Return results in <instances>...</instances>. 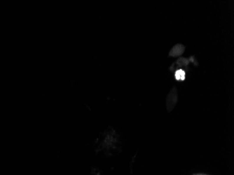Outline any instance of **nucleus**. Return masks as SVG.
<instances>
[{
    "instance_id": "1",
    "label": "nucleus",
    "mask_w": 234,
    "mask_h": 175,
    "mask_svg": "<svg viewBox=\"0 0 234 175\" xmlns=\"http://www.w3.org/2000/svg\"><path fill=\"white\" fill-rule=\"evenodd\" d=\"M184 50H185V48H184L183 46L177 45L172 49V51H170V55H172V56H179V55L182 54V52L184 51Z\"/></svg>"
},
{
    "instance_id": "2",
    "label": "nucleus",
    "mask_w": 234,
    "mask_h": 175,
    "mask_svg": "<svg viewBox=\"0 0 234 175\" xmlns=\"http://www.w3.org/2000/svg\"><path fill=\"white\" fill-rule=\"evenodd\" d=\"M185 72L182 69H178L175 72V79L177 81H184L185 79Z\"/></svg>"
}]
</instances>
